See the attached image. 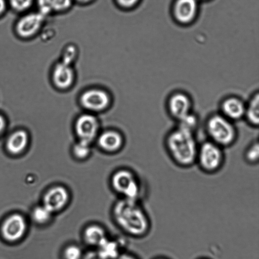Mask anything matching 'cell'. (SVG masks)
Returning a JSON list of instances; mask_svg holds the SVG:
<instances>
[{
    "label": "cell",
    "instance_id": "cell-24",
    "mask_svg": "<svg viewBox=\"0 0 259 259\" xmlns=\"http://www.w3.org/2000/svg\"><path fill=\"white\" fill-rule=\"evenodd\" d=\"M8 7L19 15L31 10L35 0H7Z\"/></svg>",
    "mask_w": 259,
    "mask_h": 259
},
{
    "label": "cell",
    "instance_id": "cell-32",
    "mask_svg": "<svg viewBox=\"0 0 259 259\" xmlns=\"http://www.w3.org/2000/svg\"><path fill=\"white\" fill-rule=\"evenodd\" d=\"M94 0H72L73 2H76L81 5H88L92 3Z\"/></svg>",
    "mask_w": 259,
    "mask_h": 259
},
{
    "label": "cell",
    "instance_id": "cell-26",
    "mask_svg": "<svg viewBox=\"0 0 259 259\" xmlns=\"http://www.w3.org/2000/svg\"><path fill=\"white\" fill-rule=\"evenodd\" d=\"M77 55L78 50L76 47L72 44H69L64 48L60 60L73 65Z\"/></svg>",
    "mask_w": 259,
    "mask_h": 259
},
{
    "label": "cell",
    "instance_id": "cell-13",
    "mask_svg": "<svg viewBox=\"0 0 259 259\" xmlns=\"http://www.w3.org/2000/svg\"><path fill=\"white\" fill-rule=\"evenodd\" d=\"M198 8V0H176L173 14L178 22L187 24L193 21L196 18Z\"/></svg>",
    "mask_w": 259,
    "mask_h": 259
},
{
    "label": "cell",
    "instance_id": "cell-7",
    "mask_svg": "<svg viewBox=\"0 0 259 259\" xmlns=\"http://www.w3.org/2000/svg\"><path fill=\"white\" fill-rule=\"evenodd\" d=\"M111 101L109 93L100 87H91L82 92L79 97L80 104L84 108L99 111L106 108Z\"/></svg>",
    "mask_w": 259,
    "mask_h": 259
},
{
    "label": "cell",
    "instance_id": "cell-33",
    "mask_svg": "<svg viewBox=\"0 0 259 259\" xmlns=\"http://www.w3.org/2000/svg\"><path fill=\"white\" fill-rule=\"evenodd\" d=\"M5 126V121L4 117L0 114V134L3 131Z\"/></svg>",
    "mask_w": 259,
    "mask_h": 259
},
{
    "label": "cell",
    "instance_id": "cell-4",
    "mask_svg": "<svg viewBox=\"0 0 259 259\" xmlns=\"http://www.w3.org/2000/svg\"><path fill=\"white\" fill-rule=\"evenodd\" d=\"M225 161L224 148L206 139L199 144L195 164L207 174L218 172Z\"/></svg>",
    "mask_w": 259,
    "mask_h": 259
},
{
    "label": "cell",
    "instance_id": "cell-30",
    "mask_svg": "<svg viewBox=\"0 0 259 259\" xmlns=\"http://www.w3.org/2000/svg\"><path fill=\"white\" fill-rule=\"evenodd\" d=\"M114 259H138V258L132 253L126 252H121Z\"/></svg>",
    "mask_w": 259,
    "mask_h": 259
},
{
    "label": "cell",
    "instance_id": "cell-29",
    "mask_svg": "<svg viewBox=\"0 0 259 259\" xmlns=\"http://www.w3.org/2000/svg\"><path fill=\"white\" fill-rule=\"evenodd\" d=\"M82 259H103L97 251L94 248L84 252Z\"/></svg>",
    "mask_w": 259,
    "mask_h": 259
},
{
    "label": "cell",
    "instance_id": "cell-3",
    "mask_svg": "<svg viewBox=\"0 0 259 259\" xmlns=\"http://www.w3.org/2000/svg\"><path fill=\"white\" fill-rule=\"evenodd\" d=\"M204 130L207 139L224 149L233 145L238 139V131L235 123L219 112L207 116Z\"/></svg>",
    "mask_w": 259,
    "mask_h": 259
},
{
    "label": "cell",
    "instance_id": "cell-23",
    "mask_svg": "<svg viewBox=\"0 0 259 259\" xmlns=\"http://www.w3.org/2000/svg\"><path fill=\"white\" fill-rule=\"evenodd\" d=\"M243 158L249 164L255 165L259 160V144L258 140L252 142L245 149Z\"/></svg>",
    "mask_w": 259,
    "mask_h": 259
},
{
    "label": "cell",
    "instance_id": "cell-10",
    "mask_svg": "<svg viewBox=\"0 0 259 259\" xmlns=\"http://www.w3.org/2000/svg\"><path fill=\"white\" fill-rule=\"evenodd\" d=\"M26 227L24 217L20 214L14 213L5 220L1 227V232L5 239L13 242L23 236Z\"/></svg>",
    "mask_w": 259,
    "mask_h": 259
},
{
    "label": "cell",
    "instance_id": "cell-25",
    "mask_svg": "<svg viewBox=\"0 0 259 259\" xmlns=\"http://www.w3.org/2000/svg\"><path fill=\"white\" fill-rule=\"evenodd\" d=\"M177 123V125L195 133L199 123V119L198 116L192 112Z\"/></svg>",
    "mask_w": 259,
    "mask_h": 259
},
{
    "label": "cell",
    "instance_id": "cell-9",
    "mask_svg": "<svg viewBox=\"0 0 259 259\" xmlns=\"http://www.w3.org/2000/svg\"><path fill=\"white\" fill-rule=\"evenodd\" d=\"M112 184L114 189L124 195L125 198L136 200L139 192V185L130 172L117 171L112 177Z\"/></svg>",
    "mask_w": 259,
    "mask_h": 259
},
{
    "label": "cell",
    "instance_id": "cell-5",
    "mask_svg": "<svg viewBox=\"0 0 259 259\" xmlns=\"http://www.w3.org/2000/svg\"><path fill=\"white\" fill-rule=\"evenodd\" d=\"M47 18L37 10L20 14L13 26L15 35L23 40L34 38L42 30Z\"/></svg>",
    "mask_w": 259,
    "mask_h": 259
},
{
    "label": "cell",
    "instance_id": "cell-31",
    "mask_svg": "<svg viewBox=\"0 0 259 259\" xmlns=\"http://www.w3.org/2000/svg\"><path fill=\"white\" fill-rule=\"evenodd\" d=\"M8 7L7 0H0V18L6 14Z\"/></svg>",
    "mask_w": 259,
    "mask_h": 259
},
{
    "label": "cell",
    "instance_id": "cell-15",
    "mask_svg": "<svg viewBox=\"0 0 259 259\" xmlns=\"http://www.w3.org/2000/svg\"><path fill=\"white\" fill-rule=\"evenodd\" d=\"M108 236L104 227L96 223L86 225L81 233L83 242L88 246L94 249L97 248Z\"/></svg>",
    "mask_w": 259,
    "mask_h": 259
},
{
    "label": "cell",
    "instance_id": "cell-18",
    "mask_svg": "<svg viewBox=\"0 0 259 259\" xmlns=\"http://www.w3.org/2000/svg\"><path fill=\"white\" fill-rule=\"evenodd\" d=\"M28 141L27 133L23 130H19L13 133L8 138L6 147L12 154L21 153L25 148Z\"/></svg>",
    "mask_w": 259,
    "mask_h": 259
},
{
    "label": "cell",
    "instance_id": "cell-34",
    "mask_svg": "<svg viewBox=\"0 0 259 259\" xmlns=\"http://www.w3.org/2000/svg\"><path fill=\"white\" fill-rule=\"evenodd\" d=\"M203 1H206V0H203Z\"/></svg>",
    "mask_w": 259,
    "mask_h": 259
},
{
    "label": "cell",
    "instance_id": "cell-2",
    "mask_svg": "<svg viewBox=\"0 0 259 259\" xmlns=\"http://www.w3.org/2000/svg\"><path fill=\"white\" fill-rule=\"evenodd\" d=\"M112 218L120 230L132 237L142 236L149 229L148 218L136 200L125 198L117 202Z\"/></svg>",
    "mask_w": 259,
    "mask_h": 259
},
{
    "label": "cell",
    "instance_id": "cell-20",
    "mask_svg": "<svg viewBox=\"0 0 259 259\" xmlns=\"http://www.w3.org/2000/svg\"><path fill=\"white\" fill-rule=\"evenodd\" d=\"M98 142L102 148L108 151H113L121 146L122 138L116 132H106L100 135Z\"/></svg>",
    "mask_w": 259,
    "mask_h": 259
},
{
    "label": "cell",
    "instance_id": "cell-1",
    "mask_svg": "<svg viewBox=\"0 0 259 259\" xmlns=\"http://www.w3.org/2000/svg\"><path fill=\"white\" fill-rule=\"evenodd\" d=\"M199 144L195 133L178 125L165 136L164 145L172 161L182 168H189L196 162Z\"/></svg>",
    "mask_w": 259,
    "mask_h": 259
},
{
    "label": "cell",
    "instance_id": "cell-17",
    "mask_svg": "<svg viewBox=\"0 0 259 259\" xmlns=\"http://www.w3.org/2000/svg\"><path fill=\"white\" fill-rule=\"evenodd\" d=\"M248 125L253 128L259 124V95L255 93L245 104L244 119Z\"/></svg>",
    "mask_w": 259,
    "mask_h": 259
},
{
    "label": "cell",
    "instance_id": "cell-22",
    "mask_svg": "<svg viewBox=\"0 0 259 259\" xmlns=\"http://www.w3.org/2000/svg\"><path fill=\"white\" fill-rule=\"evenodd\" d=\"M84 251L78 244L70 243L65 245L61 250L62 259H82Z\"/></svg>",
    "mask_w": 259,
    "mask_h": 259
},
{
    "label": "cell",
    "instance_id": "cell-14",
    "mask_svg": "<svg viewBox=\"0 0 259 259\" xmlns=\"http://www.w3.org/2000/svg\"><path fill=\"white\" fill-rule=\"evenodd\" d=\"M98 130V121L92 115L83 114L76 122L75 130L79 140L91 143L95 138Z\"/></svg>",
    "mask_w": 259,
    "mask_h": 259
},
{
    "label": "cell",
    "instance_id": "cell-27",
    "mask_svg": "<svg viewBox=\"0 0 259 259\" xmlns=\"http://www.w3.org/2000/svg\"><path fill=\"white\" fill-rule=\"evenodd\" d=\"M90 143L79 140L73 147L75 155L79 158H84L88 156L90 151Z\"/></svg>",
    "mask_w": 259,
    "mask_h": 259
},
{
    "label": "cell",
    "instance_id": "cell-8",
    "mask_svg": "<svg viewBox=\"0 0 259 259\" xmlns=\"http://www.w3.org/2000/svg\"><path fill=\"white\" fill-rule=\"evenodd\" d=\"M168 116L176 122L193 112V103L186 94L178 92L171 95L166 104Z\"/></svg>",
    "mask_w": 259,
    "mask_h": 259
},
{
    "label": "cell",
    "instance_id": "cell-19",
    "mask_svg": "<svg viewBox=\"0 0 259 259\" xmlns=\"http://www.w3.org/2000/svg\"><path fill=\"white\" fill-rule=\"evenodd\" d=\"M95 249L103 259H114L121 252L118 242L108 236Z\"/></svg>",
    "mask_w": 259,
    "mask_h": 259
},
{
    "label": "cell",
    "instance_id": "cell-11",
    "mask_svg": "<svg viewBox=\"0 0 259 259\" xmlns=\"http://www.w3.org/2000/svg\"><path fill=\"white\" fill-rule=\"evenodd\" d=\"M69 198V194L66 189L57 186L50 189L45 194L42 205L55 214L65 208L68 203Z\"/></svg>",
    "mask_w": 259,
    "mask_h": 259
},
{
    "label": "cell",
    "instance_id": "cell-21",
    "mask_svg": "<svg viewBox=\"0 0 259 259\" xmlns=\"http://www.w3.org/2000/svg\"><path fill=\"white\" fill-rule=\"evenodd\" d=\"M53 213L44 205L36 206L32 212V218L37 224L45 225L50 223L53 218Z\"/></svg>",
    "mask_w": 259,
    "mask_h": 259
},
{
    "label": "cell",
    "instance_id": "cell-16",
    "mask_svg": "<svg viewBox=\"0 0 259 259\" xmlns=\"http://www.w3.org/2000/svg\"><path fill=\"white\" fill-rule=\"evenodd\" d=\"M73 3L72 0H35L36 10L46 17L67 12Z\"/></svg>",
    "mask_w": 259,
    "mask_h": 259
},
{
    "label": "cell",
    "instance_id": "cell-12",
    "mask_svg": "<svg viewBox=\"0 0 259 259\" xmlns=\"http://www.w3.org/2000/svg\"><path fill=\"white\" fill-rule=\"evenodd\" d=\"M245 103L236 97H229L224 99L218 111L227 118L236 123L243 120Z\"/></svg>",
    "mask_w": 259,
    "mask_h": 259
},
{
    "label": "cell",
    "instance_id": "cell-6",
    "mask_svg": "<svg viewBox=\"0 0 259 259\" xmlns=\"http://www.w3.org/2000/svg\"><path fill=\"white\" fill-rule=\"evenodd\" d=\"M76 72L72 65L59 60L52 67L50 79L54 88L61 91L68 90L76 81Z\"/></svg>",
    "mask_w": 259,
    "mask_h": 259
},
{
    "label": "cell",
    "instance_id": "cell-28",
    "mask_svg": "<svg viewBox=\"0 0 259 259\" xmlns=\"http://www.w3.org/2000/svg\"><path fill=\"white\" fill-rule=\"evenodd\" d=\"M119 8L123 10H129L135 8L140 0H115Z\"/></svg>",
    "mask_w": 259,
    "mask_h": 259
}]
</instances>
